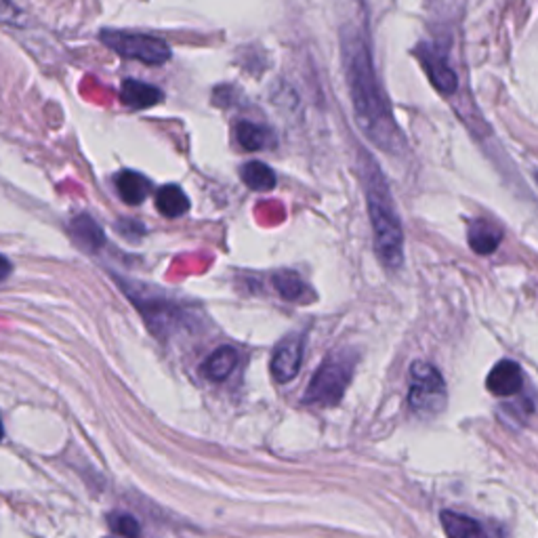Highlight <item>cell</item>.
Returning a JSON list of instances; mask_svg holds the SVG:
<instances>
[{
    "mask_svg": "<svg viewBox=\"0 0 538 538\" xmlns=\"http://www.w3.org/2000/svg\"><path fill=\"white\" fill-rule=\"evenodd\" d=\"M341 44H343L345 76L357 124L374 146L383 148L387 154H400L404 149L402 131L396 124L389 103L379 84L366 40L356 28H343Z\"/></svg>",
    "mask_w": 538,
    "mask_h": 538,
    "instance_id": "1",
    "label": "cell"
},
{
    "mask_svg": "<svg viewBox=\"0 0 538 538\" xmlns=\"http://www.w3.org/2000/svg\"><path fill=\"white\" fill-rule=\"evenodd\" d=\"M368 169L364 173V183H366V200H368V215L370 225L374 231V251L381 263L387 269H400L404 263V231L402 223L397 219L396 208L387 183L381 173L374 166V162L366 156Z\"/></svg>",
    "mask_w": 538,
    "mask_h": 538,
    "instance_id": "2",
    "label": "cell"
},
{
    "mask_svg": "<svg viewBox=\"0 0 538 538\" xmlns=\"http://www.w3.org/2000/svg\"><path fill=\"white\" fill-rule=\"evenodd\" d=\"M357 357L349 351H337L328 356L316 370L314 379L303 393V404L309 406H334L341 402L343 393L354 374Z\"/></svg>",
    "mask_w": 538,
    "mask_h": 538,
    "instance_id": "3",
    "label": "cell"
},
{
    "mask_svg": "<svg viewBox=\"0 0 538 538\" xmlns=\"http://www.w3.org/2000/svg\"><path fill=\"white\" fill-rule=\"evenodd\" d=\"M100 38L103 44L116 51L126 60H137L149 66H160L171 60V46L158 36L124 30H101Z\"/></svg>",
    "mask_w": 538,
    "mask_h": 538,
    "instance_id": "4",
    "label": "cell"
},
{
    "mask_svg": "<svg viewBox=\"0 0 538 538\" xmlns=\"http://www.w3.org/2000/svg\"><path fill=\"white\" fill-rule=\"evenodd\" d=\"M408 404L419 414H438L446 406V383L430 362H413L410 366Z\"/></svg>",
    "mask_w": 538,
    "mask_h": 538,
    "instance_id": "5",
    "label": "cell"
},
{
    "mask_svg": "<svg viewBox=\"0 0 538 538\" xmlns=\"http://www.w3.org/2000/svg\"><path fill=\"white\" fill-rule=\"evenodd\" d=\"M303 347L305 339L301 334H291L276 345L269 368L277 383H288L297 377L301 364H303Z\"/></svg>",
    "mask_w": 538,
    "mask_h": 538,
    "instance_id": "6",
    "label": "cell"
},
{
    "mask_svg": "<svg viewBox=\"0 0 538 538\" xmlns=\"http://www.w3.org/2000/svg\"><path fill=\"white\" fill-rule=\"evenodd\" d=\"M416 55H419L427 76H430L433 86H436L439 92H446V95H450V92L459 89V76H456L454 69L448 66L446 57L439 53L438 49L421 44L419 49H416Z\"/></svg>",
    "mask_w": 538,
    "mask_h": 538,
    "instance_id": "7",
    "label": "cell"
},
{
    "mask_svg": "<svg viewBox=\"0 0 538 538\" xmlns=\"http://www.w3.org/2000/svg\"><path fill=\"white\" fill-rule=\"evenodd\" d=\"M524 383V374L522 368H519L518 362L513 360H501L499 364H494V368L490 370L488 379H486V387L493 396H513L522 389Z\"/></svg>",
    "mask_w": 538,
    "mask_h": 538,
    "instance_id": "8",
    "label": "cell"
},
{
    "mask_svg": "<svg viewBox=\"0 0 538 538\" xmlns=\"http://www.w3.org/2000/svg\"><path fill=\"white\" fill-rule=\"evenodd\" d=\"M120 100L129 108L146 109L162 101V91L156 89L154 84L141 83V80H124L120 86Z\"/></svg>",
    "mask_w": 538,
    "mask_h": 538,
    "instance_id": "9",
    "label": "cell"
},
{
    "mask_svg": "<svg viewBox=\"0 0 538 538\" xmlns=\"http://www.w3.org/2000/svg\"><path fill=\"white\" fill-rule=\"evenodd\" d=\"M238 366V351L234 347H219L202 364V374L211 381H225Z\"/></svg>",
    "mask_w": 538,
    "mask_h": 538,
    "instance_id": "10",
    "label": "cell"
},
{
    "mask_svg": "<svg viewBox=\"0 0 538 538\" xmlns=\"http://www.w3.org/2000/svg\"><path fill=\"white\" fill-rule=\"evenodd\" d=\"M116 189H118L120 198H123L126 205L135 206V205H141V202L148 198L152 185H149L146 177L139 175V173L123 171L118 177H116Z\"/></svg>",
    "mask_w": 538,
    "mask_h": 538,
    "instance_id": "11",
    "label": "cell"
},
{
    "mask_svg": "<svg viewBox=\"0 0 538 538\" xmlns=\"http://www.w3.org/2000/svg\"><path fill=\"white\" fill-rule=\"evenodd\" d=\"M156 208L165 217L177 219L189 211V198L179 185H165L156 194Z\"/></svg>",
    "mask_w": 538,
    "mask_h": 538,
    "instance_id": "12",
    "label": "cell"
},
{
    "mask_svg": "<svg viewBox=\"0 0 538 538\" xmlns=\"http://www.w3.org/2000/svg\"><path fill=\"white\" fill-rule=\"evenodd\" d=\"M442 526L450 538H488L482 526L473 518L454 511H442Z\"/></svg>",
    "mask_w": 538,
    "mask_h": 538,
    "instance_id": "13",
    "label": "cell"
},
{
    "mask_svg": "<svg viewBox=\"0 0 538 538\" xmlns=\"http://www.w3.org/2000/svg\"><path fill=\"white\" fill-rule=\"evenodd\" d=\"M501 245V231L484 219H476L470 225V246L478 254H490Z\"/></svg>",
    "mask_w": 538,
    "mask_h": 538,
    "instance_id": "14",
    "label": "cell"
},
{
    "mask_svg": "<svg viewBox=\"0 0 538 538\" xmlns=\"http://www.w3.org/2000/svg\"><path fill=\"white\" fill-rule=\"evenodd\" d=\"M240 177L248 188L254 189V192H269V189H274L276 185L274 171H271L265 162H259V160L246 162V165L242 166Z\"/></svg>",
    "mask_w": 538,
    "mask_h": 538,
    "instance_id": "15",
    "label": "cell"
},
{
    "mask_svg": "<svg viewBox=\"0 0 538 538\" xmlns=\"http://www.w3.org/2000/svg\"><path fill=\"white\" fill-rule=\"evenodd\" d=\"M72 234H74V238L78 240V245L89 248V251H100V248L103 246V242H106L101 228L92 221L89 215H80L74 219Z\"/></svg>",
    "mask_w": 538,
    "mask_h": 538,
    "instance_id": "16",
    "label": "cell"
},
{
    "mask_svg": "<svg viewBox=\"0 0 538 538\" xmlns=\"http://www.w3.org/2000/svg\"><path fill=\"white\" fill-rule=\"evenodd\" d=\"M276 291L282 299L286 301H308L309 299V288L294 271H277L274 276Z\"/></svg>",
    "mask_w": 538,
    "mask_h": 538,
    "instance_id": "17",
    "label": "cell"
},
{
    "mask_svg": "<svg viewBox=\"0 0 538 538\" xmlns=\"http://www.w3.org/2000/svg\"><path fill=\"white\" fill-rule=\"evenodd\" d=\"M236 137H238V143L248 152H257V149H263L269 143V131L263 129L261 124L254 123H240L236 126Z\"/></svg>",
    "mask_w": 538,
    "mask_h": 538,
    "instance_id": "18",
    "label": "cell"
},
{
    "mask_svg": "<svg viewBox=\"0 0 538 538\" xmlns=\"http://www.w3.org/2000/svg\"><path fill=\"white\" fill-rule=\"evenodd\" d=\"M109 528L118 534H123L126 538H137L139 536V522L132 516H126V513H112L108 518Z\"/></svg>",
    "mask_w": 538,
    "mask_h": 538,
    "instance_id": "19",
    "label": "cell"
},
{
    "mask_svg": "<svg viewBox=\"0 0 538 538\" xmlns=\"http://www.w3.org/2000/svg\"><path fill=\"white\" fill-rule=\"evenodd\" d=\"M11 271H13V265H11L7 257H3V254H0V282L7 280V277L11 276Z\"/></svg>",
    "mask_w": 538,
    "mask_h": 538,
    "instance_id": "20",
    "label": "cell"
},
{
    "mask_svg": "<svg viewBox=\"0 0 538 538\" xmlns=\"http://www.w3.org/2000/svg\"><path fill=\"white\" fill-rule=\"evenodd\" d=\"M4 438V427H3V419H0V442H3Z\"/></svg>",
    "mask_w": 538,
    "mask_h": 538,
    "instance_id": "21",
    "label": "cell"
},
{
    "mask_svg": "<svg viewBox=\"0 0 538 538\" xmlns=\"http://www.w3.org/2000/svg\"><path fill=\"white\" fill-rule=\"evenodd\" d=\"M536 183H538V173H536Z\"/></svg>",
    "mask_w": 538,
    "mask_h": 538,
    "instance_id": "22",
    "label": "cell"
}]
</instances>
